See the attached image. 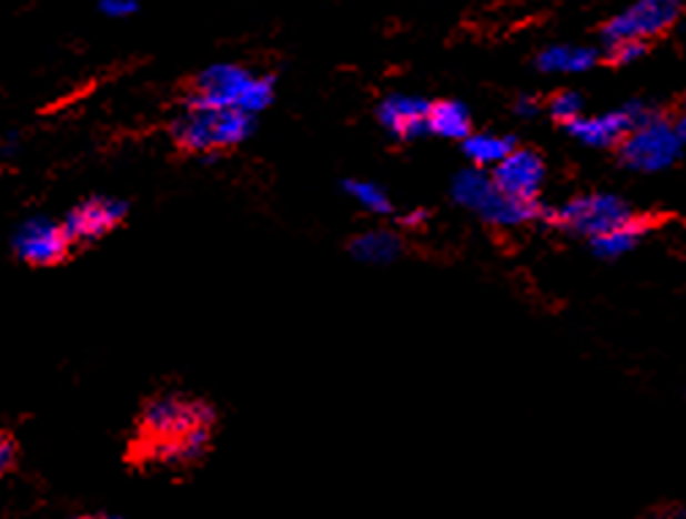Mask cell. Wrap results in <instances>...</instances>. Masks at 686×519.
<instances>
[{
  "mask_svg": "<svg viewBox=\"0 0 686 519\" xmlns=\"http://www.w3.org/2000/svg\"><path fill=\"white\" fill-rule=\"evenodd\" d=\"M273 74H256L240 63H213L194 77L189 93L180 99V106L183 110H238L256 118L273 104Z\"/></svg>",
  "mask_w": 686,
  "mask_h": 519,
  "instance_id": "6da1fadb",
  "label": "cell"
},
{
  "mask_svg": "<svg viewBox=\"0 0 686 519\" xmlns=\"http://www.w3.org/2000/svg\"><path fill=\"white\" fill-rule=\"evenodd\" d=\"M174 147L200 155L204 164L215 161L224 150L240 147L256 131V118L238 110H183L170 120Z\"/></svg>",
  "mask_w": 686,
  "mask_h": 519,
  "instance_id": "7a4b0ae2",
  "label": "cell"
},
{
  "mask_svg": "<svg viewBox=\"0 0 686 519\" xmlns=\"http://www.w3.org/2000/svg\"><path fill=\"white\" fill-rule=\"evenodd\" d=\"M450 193H453L455 204H461L463 210H468L485 223H493V226L515 228L532 221H553V210L545 207V204H521L504 196L491 174L483 172V169H461L453 177Z\"/></svg>",
  "mask_w": 686,
  "mask_h": 519,
  "instance_id": "3957f363",
  "label": "cell"
},
{
  "mask_svg": "<svg viewBox=\"0 0 686 519\" xmlns=\"http://www.w3.org/2000/svg\"><path fill=\"white\" fill-rule=\"evenodd\" d=\"M684 139L678 136V129L673 120L665 114L646 120V123L635 125L624 142L618 144V161L632 172L640 174H657L665 172L682 159Z\"/></svg>",
  "mask_w": 686,
  "mask_h": 519,
  "instance_id": "277c9868",
  "label": "cell"
},
{
  "mask_svg": "<svg viewBox=\"0 0 686 519\" xmlns=\"http://www.w3.org/2000/svg\"><path fill=\"white\" fill-rule=\"evenodd\" d=\"M215 410L208 403L185 395H161L144 406L140 416V440L183 438L202 427H215Z\"/></svg>",
  "mask_w": 686,
  "mask_h": 519,
  "instance_id": "5b68a950",
  "label": "cell"
},
{
  "mask_svg": "<svg viewBox=\"0 0 686 519\" xmlns=\"http://www.w3.org/2000/svg\"><path fill=\"white\" fill-rule=\"evenodd\" d=\"M632 218L629 204L616 193H581L564 202L562 207L553 210L551 226L564 228V232L577 234V237L594 240L611 228L622 226Z\"/></svg>",
  "mask_w": 686,
  "mask_h": 519,
  "instance_id": "8992f818",
  "label": "cell"
},
{
  "mask_svg": "<svg viewBox=\"0 0 686 519\" xmlns=\"http://www.w3.org/2000/svg\"><path fill=\"white\" fill-rule=\"evenodd\" d=\"M678 17H682V3L676 0H637L602 26V41L605 47L622 41L648 44V39H657L676 26Z\"/></svg>",
  "mask_w": 686,
  "mask_h": 519,
  "instance_id": "52a82bcc",
  "label": "cell"
},
{
  "mask_svg": "<svg viewBox=\"0 0 686 519\" xmlns=\"http://www.w3.org/2000/svg\"><path fill=\"white\" fill-rule=\"evenodd\" d=\"M657 106L646 104V101H629L622 110L592 114V118H577L575 123L564 125V131H567L575 142L586 144V147H618L635 125L646 123V120L657 118Z\"/></svg>",
  "mask_w": 686,
  "mask_h": 519,
  "instance_id": "ba28073f",
  "label": "cell"
},
{
  "mask_svg": "<svg viewBox=\"0 0 686 519\" xmlns=\"http://www.w3.org/2000/svg\"><path fill=\"white\" fill-rule=\"evenodd\" d=\"M17 258L33 267H56L65 262L71 251V240L65 234L63 223L44 218V215H33V218L22 221L17 226L14 237H11Z\"/></svg>",
  "mask_w": 686,
  "mask_h": 519,
  "instance_id": "9c48e42d",
  "label": "cell"
},
{
  "mask_svg": "<svg viewBox=\"0 0 686 519\" xmlns=\"http://www.w3.org/2000/svg\"><path fill=\"white\" fill-rule=\"evenodd\" d=\"M125 215H129V202L125 199L90 196L85 202L74 204L60 223H63L71 245L95 243L104 234H110L112 228H118L125 221Z\"/></svg>",
  "mask_w": 686,
  "mask_h": 519,
  "instance_id": "30bf717a",
  "label": "cell"
},
{
  "mask_svg": "<svg viewBox=\"0 0 686 519\" xmlns=\"http://www.w3.org/2000/svg\"><path fill=\"white\" fill-rule=\"evenodd\" d=\"M496 189L521 204H537L545 185L543 155L528 147H517L491 172Z\"/></svg>",
  "mask_w": 686,
  "mask_h": 519,
  "instance_id": "8fae6325",
  "label": "cell"
},
{
  "mask_svg": "<svg viewBox=\"0 0 686 519\" xmlns=\"http://www.w3.org/2000/svg\"><path fill=\"white\" fill-rule=\"evenodd\" d=\"M428 112L431 101L420 95L393 93L382 99L376 106V120L390 136L399 142H414V139L428 134Z\"/></svg>",
  "mask_w": 686,
  "mask_h": 519,
  "instance_id": "7c38bea8",
  "label": "cell"
},
{
  "mask_svg": "<svg viewBox=\"0 0 686 519\" xmlns=\"http://www.w3.org/2000/svg\"><path fill=\"white\" fill-rule=\"evenodd\" d=\"M210 440H213V427H202V430L189 432L183 438L172 440H140V455L148 462L155 465H189L204 457V451L210 449Z\"/></svg>",
  "mask_w": 686,
  "mask_h": 519,
  "instance_id": "4fadbf2b",
  "label": "cell"
},
{
  "mask_svg": "<svg viewBox=\"0 0 686 519\" xmlns=\"http://www.w3.org/2000/svg\"><path fill=\"white\" fill-rule=\"evenodd\" d=\"M534 63L543 74H586L599 63V52L588 44H551Z\"/></svg>",
  "mask_w": 686,
  "mask_h": 519,
  "instance_id": "5bb4252c",
  "label": "cell"
},
{
  "mask_svg": "<svg viewBox=\"0 0 686 519\" xmlns=\"http://www.w3.org/2000/svg\"><path fill=\"white\" fill-rule=\"evenodd\" d=\"M403 243L395 232L387 228H373V232H363L349 243V253H352L354 262L360 264H373V267H384V264H393L401 256Z\"/></svg>",
  "mask_w": 686,
  "mask_h": 519,
  "instance_id": "9a60e30c",
  "label": "cell"
},
{
  "mask_svg": "<svg viewBox=\"0 0 686 519\" xmlns=\"http://www.w3.org/2000/svg\"><path fill=\"white\" fill-rule=\"evenodd\" d=\"M428 134L450 139V142H466V139L472 136V114H468L466 104L453 99L431 101Z\"/></svg>",
  "mask_w": 686,
  "mask_h": 519,
  "instance_id": "2e32d148",
  "label": "cell"
},
{
  "mask_svg": "<svg viewBox=\"0 0 686 519\" xmlns=\"http://www.w3.org/2000/svg\"><path fill=\"white\" fill-rule=\"evenodd\" d=\"M648 234V221L643 218H632L627 223H622V226L611 228V232L599 234V237L588 240V245H592V251L597 253L599 258H605V262H616V258L627 256L629 251H635L637 243H640L643 237Z\"/></svg>",
  "mask_w": 686,
  "mask_h": 519,
  "instance_id": "e0dca14e",
  "label": "cell"
},
{
  "mask_svg": "<svg viewBox=\"0 0 686 519\" xmlns=\"http://www.w3.org/2000/svg\"><path fill=\"white\" fill-rule=\"evenodd\" d=\"M463 155L472 161L474 169H485L493 166L496 169L507 159L513 150H517L515 136H502V134H472L466 142L461 144Z\"/></svg>",
  "mask_w": 686,
  "mask_h": 519,
  "instance_id": "ac0fdd59",
  "label": "cell"
},
{
  "mask_svg": "<svg viewBox=\"0 0 686 519\" xmlns=\"http://www.w3.org/2000/svg\"><path fill=\"white\" fill-rule=\"evenodd\" d=\"M343 191L352 196L365 213L371 215H393V202H390L387 191L382 185L371 183V180H343Z\"/></svg>",
  "mask_w": 686,
  "mask_h": 519,
  "instance_id": "d6986e66",
  "label": "cell"
},
{
  "mask_svg": "<svg viewBox=\"0 0 686 519\" xmlns=\"http://www.w3.org/2000/svg\"><path fill=\"white\" fill-rule=\"evenodd\" d=\"M583 106H586V101H583L581 93H575V90H562V93H556L551 99L547 112H551V118L556 120V123L569 125L575 123L577 118H583Z\"/></svg>",
  "mask_w": 686,
  "mask_h": 519,
  "instance_id": "ffe728a7",
  "label": "cell"
},
{
  "mask_svg": "<svg viewBox=\"0 0 686 519\" xmlns=\"http://www.w3.org/2000/svg\"><path fill=\"white\" fill-rule=\"evenodd\" d=\"M646 52L648 44H643V41H622V44L607 47V60H611L613 65H632L646 55Z\"/></svg>",
  "mask_w": 686,
  "mask_h": 519,
  "instance_id": "44dd1931",
  "label": "cell"
},
{
  "mask_svg": "<svg viewBox=\"0 0 686 519\" xmlns=\"http://www.w3.org/2000/svg\"><path fill=\"white\" fill-rule=\"evenodd\" d=\"M99 11L110 20H129L140 11L137 0H99Z\"/></svg>",
  "mask_w": 686,
  "mask_h": 519,
  "instance_id": "7402d4cb",
  "label": "cell"
},
{
  "mask_svg": "<svg viewBox=\"0 0 686 519\" xmlns=\"http://www.w3.org/2000/svg\"><path fill=\"white\" fill-rule=\"evenodd\" d=\"M14 462H17V444L11 440V436L0 432V476L9 474Z\"/></svg>",
  "mask_w": 686,
  "mask_h": 519,
  "instance_id": "603a6c76",
  "label": "cell"
},
{
  "mask_svg": "<svg viewBox=\"0 0 686 519\" xmlns=\"http://www.w3.org/2000/svg\"><path fill=\"white\" fill-rule=\"evenodd\" d=\"M513 112L517 114V118H537L539 114V101L534 99V95H517L515 99V104H513Z\"/></svg>",
  "mask_w": 686,
  "mask_h": 519,
  "instance_id": "cb8c5ba5",
  "label": "cell"
},
{
  "mask_svg": "<svg viewBox=\"0 0 686 519\" xmlns=\"http://www.w3.org/2000/svg\"><path fill=\"white\" fill-rule=\"evenodd\" d=\"M425 221H428V213H425V210H412V213H403L399 218L403 228H420L425 226Z\"/></svg>",
  "mask_w": 686,
  "mask_h": 519,
  "instance_id": "d4e9b609",
  "label": "cell"
},
{
  "mask_svg": "<svg viewBox=\"0 0 686 519\" xmlns=\"http://www.w3.org/2000/svg\"><path fill=\"white\" fill-rule=\"evenodd\" d=\"M643 519H686V506H665V509L652 511Z\"/></svg>",
  "mask_w": 686,
  "mask_h": 519,
  "instance_id": "484cf974",
  "label": "cell"
},
{
  "mask_svg": "<svg viewBox=\"0 0 686 519\" xmlns=\"http://www.w3.org/2000/svg\"><path fill=\"white\" fill-rule=\"evenodd\" d=\"M676 129H678V136L684 139V144H686V112L682 114V118L676 120Z\"/></svg>",
  "mask_w": 686,
  "mask_h": 519,
  "instance_id": "4316f807",
  "label": "cell"
},
{
  "mask_svg": "<svg viewBox=\"0 0 686 519\" xmlns=\"http://www.w3.org/2000/svg\"><path fill=\"white\" fill-rule=\"evenodd\" d=\"M95 519H123V517H112V515H104V517H95Z\"/></svg>",
  "mask_w": 686,
  "mask_h": 519,
  "instance_id": "83f0119b",
  "label": "cell"
},
{
  "mask_svg": "<svg viewBox=\"0 0 686 519\" xmlns=\"http://www.w3.org/2000/svg\"><path fill=\"white\" fill-rule=\"evenodd\" d=\"M71 519H95V517H71Z\"/></svg>",
  "mask_w": 686,
  "mask_h": 519,
  "instance_id": "f1b7e54d",
  "label": "cell"
},
{
  "mask_svg": "<svg viewBox=\"0 0 686 519\" xmlns=\"http://www.w3.org/2000/svg\"><path fill=\"white\" fill-rule=\"evenodd\" d=\"M684 112H686V104H684Z\"/></svg>",
  "mask_w": 686,
  "mask_h": 519,
  "instance_id": "f546056e",
  "label": "cell"
}]
</instances>
